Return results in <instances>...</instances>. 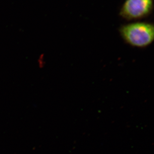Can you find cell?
Returning a JSON list of instances; mask_svg holds the SVG:
<instances>
[{
    "label": "cell",
    "mask_w": 154,
    "mask_h": 154,
    "mask_svg": "<svg viewBox=\"0 0 154 154\" xmlns=\"http://www.w3.org/2000/svg\"><path fill=\"white\" fill-rule=\"evenodd\" d=\"M152 8V0H126L120 14L126 20H139L149 15Z\"/></svg>",
    "instance_id": "2"
},
{
    "label": "cell",
    "mask_w": 154,
    "mask_h": 154,
    "mask_svg": "<svg viewBox=\"0 0 154 154\" xmlns=\"http://www.w3.org/2000/svg\"><path fill=\"white\" fill-rule=\"evenodd\" d=\"M38 65L40 67H42L44 66V55H40V57L38 60Z\"/></svg>",
    "instance_id": "3"
},
{
    "label": "cell",
    "mask_w": 154,
    "mask_h": 154,
    "mask_svg": "<svg viewBox=\"0 0 154 154\" xmlns=\"http://www.w3.org/2000/svg\"><path fill=\"white\" fill-rule=\"evenodd\" d=\"M119 32L123 40L132 47L144 48L150 45L154 41V25L151 23H130L120 27Z\"/></svg>",
    "instance_id": "1"
}]
</instances>
